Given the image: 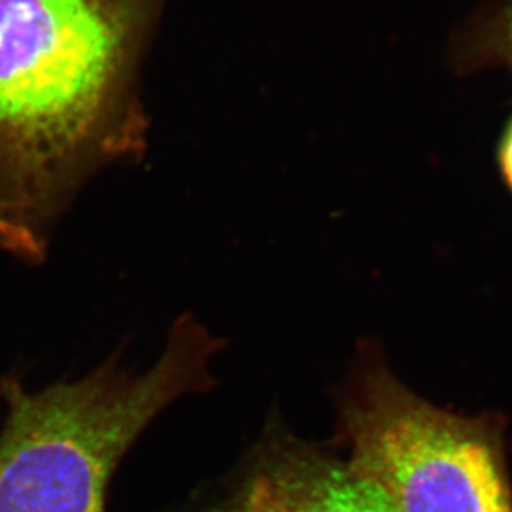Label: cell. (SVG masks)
<instances>
[{
	"label": "cell",
	"instance_id": "6da1fadb",
	"mask_svg": "<svg viewBox=\"0 0 512 512\" xmlns=\"http://www.w3.org/2000/svg\"><path fill=\"white\" fill-rule=\"evenodd\" d=\"M166 0H0V249L44 259L98 171L148 143L143 57Z\"/></svg>",
	"mask_w": 512,
	"mask_h": 512
},
{
	"label": "cell",
	"instance_id": "7a4b0ae2",
	"mask_svg": "<svg viewBox=\"0 0 512 512\" xmlns=\"http://www.w3.org/2000/svg\"><path fill=\"white\" fill-rule=\"evenodd\" d=\"M209 340L188 319L143 375L103 367L29 393L0 382V512H105L113 471L146 426L203 383Z\"/></svg>",
	"mask_w": 512,
	"mask_h": 512
},
{
	"label": "cell",
	"instance_id": "3957f363",
	"mask_svg": "<svg viewBox=\"0 0 512 512\" xmlns=\"http://www.w3.org/2000/svg\"><path fill=\"white\" fill-rule=\"evenodd\" d=\"M360 478L400 512H512L498 451L473 421L431 405L388 373L368 380L347 413Z\"/></svg>",
	"mask_w": 512,
	"mask_h": 512
},
{
	"label": "cell",
	"instance_id": "277c9868",
	"mask_svg": "<svg viewBox=\"0 0 512 512\" xmlns=\"http://www.w3.org/2000/svg\"><path fill=\"white\" fill-rule=\"evenodd\" d=\"M229 512H400L387 494L348 466L289 456L247 484Z\"/></svg>",
	"mask_w": 512,
	"mask_h": 512
},
{
	"label": "cell",
	"instance_id": "5b68a950",
	"mask_svg": "<svg viewBox=\"0 0 512 512\" xmlns=\"http://www.w3.org/2000/svg\"><path fill=\"white\" fill-rule=\"evenodd\" d=\"M451 63L459 73L491 67L512 70V0H486L451 40Z\"/></svg>",
	"mask_w": 512,
	"mask_h": 512
},
{
	"label": "cell",
	"instance_id": "8992f818",
	"mask_svg": "<svg viewBox=\"0 0 512 512\" xmlns=\"http://www.w3.org/2000/svg\"><path fill=\"white\" fill-rule=\"evenodd\" d=\"M499 166H501L504 179L512 191V120L506 126L501 143H499Z\"/></svg>",
	"mask_w": 512,
	"mask_h": 512
}]
</instances>
